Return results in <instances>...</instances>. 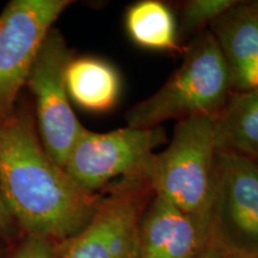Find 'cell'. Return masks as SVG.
Listing matches in <instances>:
<instances>
[{
    "mask_svg": "<svg viewBox=\"0 0 258 258\" xmlns=\"http://www.w3.org/2000/svg\"><path fill=\"white\" fill-rule=\"evenodd\" d=\"M4 246H5V245H4V244H3V243H2V241H0V249H4Z\"/></svg>",
    "mask_w": 258,
    "mask_h": 258,
    "instance_id": "obj_19",
    "label": "cell"
},
{
    "mask_svg": "<svg viewBox=\"0 0 258 258\" xmlns=\"http://www.w3.org/2000/svg\"><path fill=\"white\" fill-rule=\"evenodd\" d=\"M153 196L148 178H125L109 185L89 224L64 241L60 258H140L139 228Z\"/></svg>",
    "mask_w": 258,
    "mask_h": 258,
    "instance_id": "obj_6",
    "label": "cell"
},
{
    "mask_svg": "<svg viewBox=\"0 0 258 258\" xmlns=\"http://www.w3.org/2000/svg\"><path fill=\"white\" fill-rule=\"evenodd\" d=\"M70 0H14L0 14V116L18 105L19 93L53 24Z\"/></svg>",
    "mask_w": 258,
    "mask_h": 258,
    "instance_id": "obj_8",
    "label": "cell"
},
{
    "mask_svg": "<svg viewBox=\"0 0 258 258\" xmlns=\"http://www.w3.org/2000/svg\"><path fill=\"white\" fill-rule=\"evenodd\" d=\"M256 161H257V163H258V159H256Z\"/></svg>",
    "mask_w": 258,
    "mask_h": 258,
    "instance_id": "obj_20",
    "label": "cell"
},
{
    "mask_svg": "<svg viewBox=\"0 0 258 258\" xmlns=\"http://www.w3.org/2000/svg\"><path fill=\"white\" fill-rule=\"evenodd\" d=\"M252 5L256 8V10L258 11V0H254V2H252Z\"/></svg>",
    "mask_w": 258,
    "mask_h": 258,
    "instance_id": "obj_17",
    "label": "cell"
},
{
    "mask_svg": "<svg viewBox=\"0 0 258 258\" xmlns=\"http://www.w3.org/2000/svg\"><path fill=\"white\" fill-rule=\"evenodd\" d=\"M203 249L220 258H258L256 160L217 151L214 190Z\"/></svg>",
    "mask_w": 258,
    "mask_h": 258,
    "instance_id": "obj_4",
    "label": "cell"
},
{
    "mask_svg": "<svg viewBox=\"0 0 258 258\" xmlns=\"http://www.w3.org/2000/svg\"><path fill=\"white\" fill-rule=\"evenodd\" d=\"M215 159L214 117L192 116L177 122L165 150L154 154L148 177L154 195L192 218L203 237L214 190Z\"/></svg>",
    "mask_w": 258,
    "mask_h": 258,
    "instance_id": "obj_3",
    "label": "cell"
},
{
    "mask_svg": "<svg viewBox=\"0 0 258 258\" xmlns=\"http://www.w3.org/2000/svg\"><path fill=\"white\" fill-rule=\"evenodd\" d=\"M166 140V132L161 125H127L106 133L85 128L71 148L63 169L80 188L101 194L121 179L148 178L154 150Z\"/></svg>",
    "mask_w": 258,
    "mask_h": 258,
    "instance_id": "obj_5",
    "label": "cell"
},
{
    "mask_svg": "<svg viewBox=\"0 0 258 258\" xmlns=\"http://www.w3.org/2000/svg\"><path fill=\"white\" fill-rule=\"evenodd\" d=\"M224 57L233 93L258 89V11L238 2L208 29Z\"/></svg>",
    "mask_w": 258,
    "mask_h": 258,
    "instance_id": "obj_9",
    "label": "cell"
},
{
    "mask_svg": "<svg viewBox=\"0 0 258 258\" xmlns=\"http://www.w3.org/2000/svg\"><path fill=\"white\" fill-rule=\"evenodd\" d=\"M0 191L23 235L64 243L89 224L102 192L80 188L42 144L30 109L0 116Z\"/></svg>",
    "mask_w": 258,
    "mask_h": 258,
    "instance_id": "obj_1",
    "label": "cell"
},
{
    "mask_svg": "<svg viewBox=\"0 0 258 258\" xmlns=\"http://www.w3.org/2000/svg\"><path fill=\"white\" fill-rule=\"evenodd\" d=\"M22 235L23 234L0 191V241L5 246H10L17 243Z\"/></svg>",
    "mask_w": 258,
    "mask_h": 258,
    "instance_id": "obj_16",
    "label": "cell"
},
{
    "mask_svg": "<svg viewBox=\"0 0 258 258\" xmlns=\"http://www.w3.org/2000/svg\"><path fill=\"white\" fill-rule=\"evenodd\" d=\"M62 245L40 235H22L9 258H60Z\"/></svg>",
    "mask_w": 258,
    "mask_h": 258,
    "instance_id": "obj_15",
    "label": "cell"
},
{
    "mask_svg": "<svg viewBox=\"0 0 258 258\" xmlns=\"http://www.w3.org/2000/svg\"><path fill=\"white\" fill-rule=\"evenodd\" d=\"M139 241L140 258H198L205 237L192 218L154 195L141 217Z\"/></svg>",
    "mask_w": 258,
    "mask_h": 258,
    "instance_id": "obj_10",
    "label": "cell"
},
{
    "mask_svg": "<svg viewBox=\"0 0 258 258\" xmlns=\"http://www.w3.org/2000/svg\"><path fill=\"white\" fill-rule=\"evenodd\" d=\"M232 95L227 66L213 34L206 30L185 47L182 62L163 86L129 109L125 121L132 128H154L192 116L215 118Z\"/></svg>",
    "mask_w": 258,
    "mask_h": 258,
    "instance_id": "obj_2",
    "label": "cell"
},
{
    "mask_svg": "<svg viewBox=\"0 0 258 258\" xmlns=\"http://www.w3.org/2000/svg\"><path fill=\"white\" fill-rule=\"evenodd\" d=\"M217 151L258 159V89L231 96L214 118Z\"/></svg>",
    "mask_w": 258,
    "mask_h": 258,
    "instance_id": "obj_12",
    "label": "cell"
},
{
    "mask_svg": "<svg viewBox=\"0 0 258 258\" xmlns=\"http://www.w3.org/2000/svg\"><path fill=\"white\" fill-rule=\"evenodd\" d=\"M73 55L57 29H51L29 73L25 86L35 101V121L42 144L63 169L71 148L85 127L71 106L64 72Z\"/></svg>",
    "mask_w": 258,
    "mask_h": 258,
    "instance_id": "obj_7",
    "label": "cell"
},
{
    "mask_svg": "<svg viewBox=\"0 0 258 258\" xmlns=\"http://www.w3.org/2000/svg\"><path fill=\"white\" fill-rule=\"evenodd\" d=\"M3 252H4V249H0V258L3 257Z\"/></svg>",
    "mask_w": 258,
    "mask_h": 258,
    "instance_id": "obj_18",
    "label": "cell"
},
{
    "mask_svg": "<svg viewBox=\"0 0 258 258\" xmlns=\"http://www.w3.org/2000/svg\"><path fill=\"white\" fill-rule=\"evenodd\" d=\"M64 82L71 101L90 112L110 111L121 96L120 73L101 57H72L66 67Z\"/></svg>",
    "mask_w": 258,
    "mask_h": 258,
    "instance_id": "obj_11",
    "label": "cell"
},
{
    "mask_svg": "<svg viewBox=\"0 0 258 258\" xmlns=\"http://www.w3.org/2000/svg\"><path fill=\"white\" fill-rule=\"evenodd\" d=\"M237 0H188L180 5L178 24L179 40L208 30L222 15L237 4Z\"/></svg>",
    "mask_w": 258,
    "mask_h": 258,
    "instance_id": "obj_14",
    "label": "cell"
},
{
    "mask_svg": "<svg viewBox=\"0 0 258 258\" xmlns=\"http://www.w3.org/2000/svg\"><path fill=\"white\" fill-rule=\"evenodd\" d=\"M124 27L129 38L144 49L160 53L182 50L176 16L159 0H141L128 6Z\"/></svg>",
    "mask_w": 258,
    "mask_h": 258,
    "instance_id": "obj_13",
    "label": "cell"
}]
</instances>
